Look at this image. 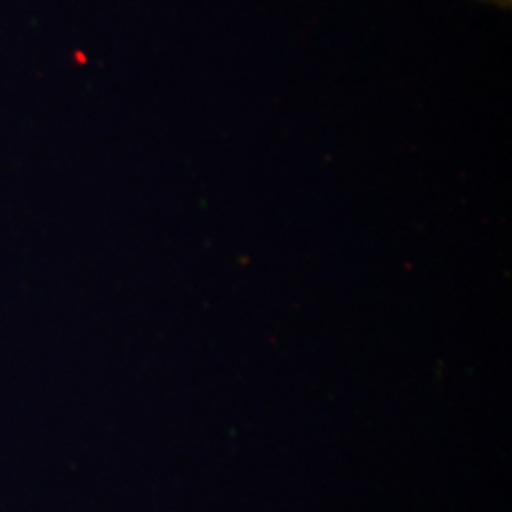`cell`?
Returning <instances> with one entry per match:
<instances>
[{
	"label": "cell",
	"mask_w": 512,
	"mask_h": 512,
	"mask_svg": "<svg viewBox=\"0 0 512 512\" xmlns=\"http://www.w3.org/2000/svg\"><path fill=\"white\" fill-rule=\"evenodd\" d=\"M499 2H503V4H505V2H509V0H499Z\"/></svg>",
	"instance_id": "cell-1"
}]
</instances>
